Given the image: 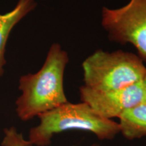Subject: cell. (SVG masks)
Returning <instances> with one entry per match:
<instances>
[{
  "label": "cell",
  "mask_w": 146,
  "mask_h": 146,
  "mask_svg": "<svg viewBox=\"0 0 146 146\" xmlns=\"http://www.w3.org/2000/svg\"><path fill=\"white\" fill-rule=\"evenodd\" d=\"M68 62V53L59 43H53L41 69L21 76V95L16 101L20 119L28 121L68 102L64 89V75Z\"/></svg>",
  "instance_id": "1"
},
{
  "label": "cell",
  "mask_w": 146,
  "mask_h": 146,
  "mask_svg": "<svg viewBox=\"0 0 146 146\" xmlns=\"http://www.w3.org/2000/svg\"><path fill=\"white\" fill-rule=\"evenodd\" d=\"M39 124L31 129L28 141L31 145H50L55 135L68 131H85L100 140H112L120 133L114 120L102 118L85 102L67 103L40 114Z\"/></svg>",
  "instance_id": "2"
},
{
  "label": "cell",
  "mask_w": 146,
  "mask_h": 146,
  "mask_svg": "<svg viewBox=\"0 0 146 146\" xmlns=\"http://www.w3.org/2000/svg\"><path fill=\"white\" fill-rule=\"evenodd\" d=\"M85 87L97 91L125 88L143 81L146 66L137 55L98 50L82 63Z\"/></svg>",
  "instance_id": "3"
},
{
  "label": "cell",
  "mask_w": 146,
  "mask_h": 146,
  "mask_svg": "<svg viewBox=\"0 0 146 146\" xmlns=\"http://www.w3.org/2000/svg\"><path fill=\"white\" fill-rule=\"evenodd\" d=\"M102 26L111 41L132 44L146 62V0H129L118 8L103 7Z\"/></svg>",
  "instance_id": "4"
},
{
  "label": "cell",
  "mask_w": 146,
  "mask_h": 146,
  "mask_svg": "<svg viewBox=\"0 0 146 146\" xmlns=\"http://www.w3.org/2000/svg\"><path fill=\"white\" fill-rule=\"evenodd\" d=\"M81 102H85L102 118L112 120L143 102L142 81L125 88L110 91H97L85 85L79 88Z\"/></svg>",
  "instance_id": "5"
},
{
  "label": "cell",
  "mask_w": 146,
  "mask_h": 146,
  "mask_svg": "<svg viewBox=\"0 0 146 146\" xmlns=\"http://www.w3.org/2000/svg\"><path fill=\"white\" fill-rule=\"evenodd\" d=\"M36 5L37 3L35 0H19L12 11L3 14H0V76L3 75V66L6 64L5 46L11 31Z\"/></svg>",
  "instance_id": "6"
},
{
  "label": "cell",
  "mask_w": 146,
  "mask_h": 146,
  "mask_svg": "<svg viewBox=\"0 0 146 146\" xmlns=\"http://www.w3.org/2000/svg\"><path fill=\"white\" fill-rule=\"evenodd\" d=\"M120 133L129 140L146 136V104L141 103L118 117Z\"/></svg>",
  "instance_id": "7"
},
{
  "label": "cell",
  "mask_w": 146,
  "mask_h": 146,
  "mask_svg": "<svg viewBox=\"0 0 146 146\" xmlns=\"http://www.w3.org/2000/svg\"><path fill=\"white\" fill-rule=\"evenodd\" d=\"M2 146H31L29 141L22 133L16 130L15 127L6 128L3 131V137L1 142ZM90 146H100L94 143Z\"/></svg>",
  "instance_id": "8"
},
{
  "label": "cell",
  "mask_w": 146,
  "mask_h": 146,
  "mask_svg": "<svg viewBox=\"0 0 146 146\" xmlns=\"http://www.w3.org/2000/svg\"><path fill=\"white\" fill-rule=\"evenodd\" d=\"M142 83H143V103L146 104V73L145 75L144 76L143 81H142Z\"/></svg>",
  "instance_id": "9"
}]
</instances>
